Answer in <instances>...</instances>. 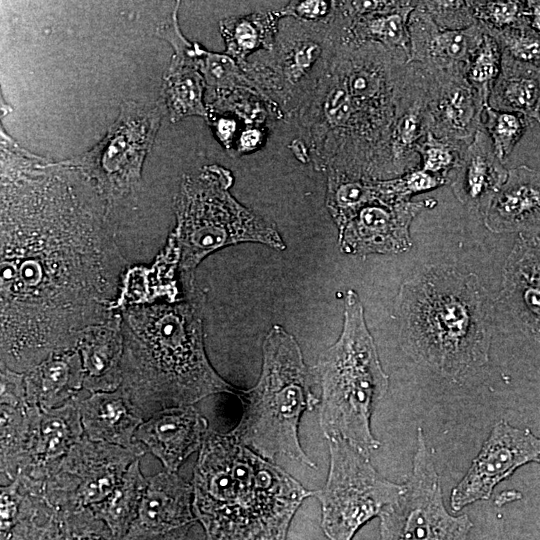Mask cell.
Segmentation results:
<instances>
[{"instance_id": "1", "label": "cell", "mask_w": 540, "mask_h": 540, "mask_svg": "<svg viewBox=\"0 0 540 540\" xmlns=\"http://www.w3.org/2000/svg\"><path fill=\"white\" fill-rule=\"evenodd\" d=\"M0 162V365L24 373L117 314L127 264L86 175L2 128Z\"/></svg>"}, {"instance_id": "2", "label": "cell", "mask_w": 540, "mask_h": 540, "mask_svg": "<svg viewBox=\"0 0 540 540\" xmlns=\"http://www.w3.org/2000/svg\"><path fill=\"white\" fill-rule=\"evenodd\" d=\"M201 295L173 303L122 310V384L143 417L168 407L193 405L217 394L237 395L208 361Z\"/></svg>"}, {"instance_id": "3", "label": "cell", "mask_w": 540, "mask_h": 540, "mask_svg": "<svg viewBox=\"0 0 540 540\" xmlns=\"http://www.w3.org/2000/svg\"><path fill=\"white\" fill-rule=\"evenodd\" d=\"M191 484L206 540H286L297 509L313 496L230 432L208 431Z\"/></svg>"}, {"instance_id": "4", "label": "cell", "mask_w": 540, "mask_h": 540, "mask_svg": "<svg viewBox=\"0 0 540 540\" xmlns=\"http://www.w3.org/2000/svg\"><path fill=\"white\" fill-rule=\"evenodd\" d=\"M493 305L478 276L429 266L404 282L397 298L407 350L446 377L489 361Z\"/></svg>"}, {"instance_id": "5", "label": "cell", "mask_w": 540, "mask_h": 540, "mask_svg": "<svg viewBox=\"0 0 540 540\" xmlns=\"http://www.w3.org/2000/svg\"><path fill=\"white\" fill-rule=\"evenodd\" d=\"M344 308L340 337L316 365L322 389L319 422L327 439H344L369 454L380 446L372 434L371 417L388 390L389 377L355 291L346 292Z\"/></svg>"}, {"instance_id": "6", "label": "cell", "mask_w": 540, "mask_h": 540, "mask_svg": "<svg viewBox=\"0 0 540 540\" xmlns=\"http://www.w3.org/2000/svg\"><path fill=\"white\" fill-rule=\"evenodd\" d=\"M262 350L260 378L251 389L239 390L243 412L230 433L268 460L285 455L315 469L298 436L303 413L319 403L300 347L292 335L275 325L265 337Z\"/></svg>"}, {"instance_id": "7", "label": "cell", "mask_w": 540, "mask_h": 540, "mask_svg": "<svg viewBox=\"0 0 540 540\" xmlns=\"http://www.w3.org/2000/svg\"><path fill=\"white\" fill-rule=\"evenodd\" d=\"M234 178L213 164L183 175L174 199L175 240L186 293L196 290L194 270L210 253L228 245L257 242L283 250L276 226L240 204L230 193Z\"/></svg>"}, {"instance_id": "8", "label": "cell", "mask_w": 540, "mask_h": 540, "mask_svg": "<svg viewBox=\"0 0 540 540\" xmlns=\"http://www.w3.org/2000/svg\"><path fill=\"white\" fill-rule=\"evenodd\" d=\"M339 43L331 23L285 17L273 49L256 53L243 70L272 107L296 116L315 93Z\"/></svg>"}, {"instance_id": "9", "label": "cell", "mask_w": 540, "mask_h": 540, "mask_svg": "<svg viewBox=\"0 0 540 540\" xmlns=\"http://www.w3.org/2000/svg\"><path fill=\"white\" fill-rule=\"evenodd\" d=\"M165 111L160 98L152 104L125 101L117 118L96 145L59 162L86 175L111 211L139 189L142 167Z\"/></svg>"}, {"instance_id": "10", "label": "cell", "mask_w": 540, "mask_h": 540, "mask_svg": "<svg viewBox=\"0 0 540 540\" xmlns=\"http://www.w3.org/2000/svg\"><path fill=\"white\" fill-rule=\"evenodd\" d=\"M327 481L314 491L321 503V527L330 540H352L356 532L392 504L403 484L382 477L368 454L341 438H328Z\"/></svg>"}, {"instance_id": "11", "label": "cell", "mask_w": 540, "mask_h": 540, "mask_svg": "<svg viewBox=\"0 0 540 540\" xmlns=\"http://www.w3.org/2000/svg\"><path fill=\"white\" fill-rule=\"evenodd\" d=\"M412 471L399 497L379 515L380 540H468L473 523L445 508L440 479L421 427Z\"/></svg>"}, {"instance_id": "12", "label": "cell", "mask_w": 540, "mask_h": 540, "mask_svg": "<svg viewBox=\"0 0 540 540\" xmlns=\"http://www.w3.org/2000/svg\"><path fill=\"white\" fill-rule=\"evenodd\" d=\"M141 457L84 435L44 482V497L57 511L93 509L114 492L131 464Z\"/></svg>"}, {"instance_id": "13", "label": "cell", "mask_w": 540, "mask_h": 540, "mask_svg": "<svg viewBox=\"0 0 540 540\" xmlns=\"http://www.w3.org/2000/svg\"><path fill=\"white\" fill-rule=\"evenodd\" d=\"M540 463V438L528 428L499 420L493 426L470 468L453 488L450 505L454 511L491 497L494 487L521 466Z\"/></svg>"}, {"instance_id": "14", "label": "cell", "mask_w": 540, "mask_h": 540, "mask_svg": "<svg viewBox=\"0 0 540 540\" xmlns=\"http://www.w3.org/2000/svg\"><path fill=\"white\" fill-rule=\"evenodd\" d=\"M436 205L432 198L398 204L369 202L338 226L340 250L353 255L408 251L412 245L409 228L413 219Z\"/></svg>"}, {"instance_id": "15", "label": "cell", "mask_w": 540, "mask_h": 540, "mask_svg": "<svg viewBox=\"0 0 540 540\" xmlns=\"http://www.w3.org/2000/svg\"><path fill=\"white\" fill-rule=\"evenodd\" d=\"M193 486L176 472L147 477L137 513L122 540H184L195 524Z\"/></svg>"}, {"instance_id": "16", "label": "cell", "mask_w": 540, "mask_h": 540, "mask_svg": "<svg viewBox=\"0 0 540 540\" xmlns=\"http://www.w3.org/2000/svg\"><path fill=\"white\" fill-rule=\"evenodd\" d=\"M425 112L428 131L438 138L470 143L488 106L469 84L464 70H427Z\"/></svg>"}, {"instance_id": "17", "label": "cell", "mask_w": 540, "mask_h": 540, "mask_svg": "<svg viewBox=\"0 0 540 540\" xmlns=\"http://www.w3.org/2000/svg\"><path fill=\"white\" fill-rule=\"evenodd\" d=\"M208 431L207 419L196 407L174 406L144 420L135 441L153 454L166 471L177 472L188 456L200 450Z\"/></svg>"}, {"instance_id": "18", "label": "cell", "mask_w": 540, "mask_h": 540, "mask_svg": "<svg viewBox=\"0 0 540 540\" xmlns=\"http://www.w3.org/2000/svg\"><path fill=\"white\" fill-rule=\"evenodd\" d=\"M500 296L520 329L540 343V232L519 234L504 264Z\"/></svg>"}, {"instance_id": "19", "label": "cell", "mask_w": 540, "mask_h": 540, "mask_svg": "<svg viewBox=\"0 0 540 540\" xmlns=\"http://www.w3.org/2000/svg\"><path fill=\"white\" fill-rule=\"evenodd\" d=\"M410 58L430 71L464 70L485 29L476 23L463 30L441 29L420 1L408 19Z\"/></svg>"}, {"instance_id": "20", "label": "cell", "mask_w": 540, "mask_h": 540, "mask_svg": "<svg viewBox=\"0 0 540 540\" xmlns=\"http://www.w3.org/2000/svg\"><path fill=\"white\" fill-rule=\"evenodd\" d=\"M427 83L426 69L418 63H408L397 114L387 144L386 179L396 178L419 168L420 157L416 153V146L429 132L425 112Z\"/></svg>"}, {"instance_id": "21", "label": "cell", "mask_w": 540, "mask_h": 540, "mask_svg": "<svg viewBox=\"0 0 540 540\" xmlns=\"http://www.w3.org/2000/svg\"><path fill=\"white\" fill-rule=\"evenodd\" d=\"M83 436L77 397L60 407L41 410L25 466L18 475L44 483Z\"/></svg>"}, {"instance_id": "22", "label": "cell", "mask_w": 540, "mask_h": 540, "mask_svg": "<svg viewBox=\"0 0 540 540\" xmlns=\"http://www.w3.org/2000/svg\"><path fill=\"white\" fill-rule=\"evenodd\" d=\"M84 435L92 441L117 445L143 456L147 450L135 441L145 418L120 386L111 392L77 396Z\"/></svg>"}, {"instance_id": "23", "label": "cell", "mask_w": 540, "mask_h": 540, "mask_svg": "<svg viewBox=\"0 0 540 540\" xmlns=\"http://www.w3.org/2000/svg\"><path fill=\"white\" fill-rule=\"evenodd\" d=\"M492 232H540V171L526 165L508 175L483 214Z\"/></svg>"}, {"instance_id": "24", "label": "cell", "mask_w": 540, "mask_h": 540, "mask_svg": "<svg viewBox=\"0 0 540 540\" xmlns=\"http://www.w3.org/2000/svg\"><path fill=\"white\" fill-rule=\"evenodd\" d=\"M507 175L504 163L497 157L491 139L481 126L451 175L450 184L463 205L484 214Z\"/></svg>"}, {"instance_id": "25", "label": "cell", "mask_w": 540, "mask_h": 540, "mask_svg": "<svg viewBox=\"0 0 540 540\" xmlns=\"http://www.w3.org/2000/svg\"><path fill=\"white\" fill-rule=\"evenodd\" d=\"M121 314L81 332L77 347L83 368V389L111 392L122 384L123 334Z\"/></svg>"}, {"instance_id": "26", "label": "cell", "mask_w": 540, "mask_h": 540, "mask_svg": "<svg viewBox=\"0 0 540 540\" xmlns=\"http://www.w3.org/2000/svg\"><path fill=\"white\" fill-rule=\"evenodd\" d=\"M26 400L41 410L60 407L83 389V368L77 349L56 353L24 372Z\"/></svg>"}, {"instance_id": "27", "label": "cell", "mask_w": 540, "mask_h": 540, "mask_svg": "<svg viewBox=\"0 0 540 540\" xmlns=\"http://www.w3.org/2000/svg\"><path fill=\"white\" fill-rule=\"evenodd\" d=\"M488 106L520 113L540 125V66L502 53L501 71L490 92Z\"/></svg>"}, {"instance_id": "28", "label": "cell", "mask_w": 540, "mask_h": 540, "mask_svg": "<svg viewBox=\"0 0 540 540\" xmlns=\"http://www.w3.org/2000/svg\"><path fill=\"white\" fill-rule=\"evenodd\" d=\"M206 82L196 57L173 54L163 75L160 99L175 123L190 116L206 119Z\"/></svg>"}, {"instance_id": "29", "label": "cell", "mask_w": 540, "mask_h": 540, "mask_svg": "<svg viewBox=\"0 0 540 540\" xmlns=\"http://www.w3.org/2000/svg\"><path fill=\"white\" fill-rule=\"evenodd\" d=\"M281 19L278 10L220 20L219 30L225 43V54L243 69L253 53L273 49Z\"/></svg>"}, {"instance_id": "30", "label": "cell", "mask_w": 540, "mask_h": 540, "mask_svg": "<svg viewBox=\"0 0 540 540\" xmlns=\"http://www.w3.org/2000/svg\"><path fill=\"white\" fill-rule=\"evenodd\" d=\"M41 409L0 404V470L13 480L24 468Z\"/></svg>"}, {"instance_id": "31", "label": "cell", "mask_w": 540, "mask_h": 540, "mask_svg": "<svg viewBox=\"0 0 540 540\" xmlns=\"http://www.w3.org/2000/svg\"><path fill=\"white\" fill-rule=\"evenodd\" d=\"M140 459L131 464L114 492L103 503L90 509L119 540L124 538L134 520L146 487L147 477L141 473Z\"/></svg>"}, {"instance_id": "32", "label": "cell", "mask_w": 540, "mask_h": 540, "mask_svg": "<svg viewBox=\"0 0 540 540\" xmlns=\"http://www.w3.org/2000/svg\"><path fill=\"white\" fill-rule=\"evenodd\" d=\"M196 63L206 82L205 98L238 89L262 96L245 71L227 54L210 52L198 44Z\"/></svg>"}, {"instance_id": "33", "label": "cell", "mask_w": 540, "mask_h": 540, "mask_svg": "<svg viewBox=\"0 0 540 540\" xmlns=\"http://www.w3.org/2000/svg\"><path fill=\"white\" fill-rule=\"evenodd\" d=\"M501 65L502 51L497 41L485 32L465 66V77L487 105L490 92L500 74Z\"/></svg>"}, {"instance_id": "34", "label": "cell", "mask_w": 540, "mask_h": 540, "mask_svg": "<svg viewBox=\"0 0 540 540\" xmlns=\"http://www.w3.org/2000/svg\"><path fill=\"white\" fill-rule=\"evenodd\" d=\"M469 143L438 138L428 132L416 146V153L420 157L419 168L447 179L450 178L459 166Z\"/></svg>"}, {"instance_id": "35", "label": "cell", "mask_w": 540, "mask_h": 540, "mask_svg": "<svg viewBox=\"0 0 540 540\" xmlns=\"http://www.w3.org/2000/svg\"><path fill=\"white\" fill-rule=\"evenodd\" d=\"M483 114L482 126L497 157L504 163L532 121L520 113L495 110L489 106Z\"/></svg>"}, {"instance_id": "36", "label": "cell", "mask_w": 540, "mask_h": 540, "mask_svg": "<svg viewBox=\"0 0 540 540\" xmlns=\"http://www.w3.org/2000/svg\"><path fill=\"white\" fill-rule=\"evenodd\" d=\"M447 183H449L447 179L417 168L396 178L376 180L375 186L379 201L398 204L411 201L413 195L436 189Z\"/></svg>"}, {"instance_id": "37", "label": "cell", "mask_w": 540, "mask_h": 540, "mask_svg": "<svg viewBox=\"0 0 540 540\" xmlns=\"http://www.w3.org/2000/svg\"><path fill=\"white\" fill-rule=\"evenodd\" d=\"M57 512L55 540H119L106 523L88 508Z\"/></svg>"}, {"instance_id": "38", "label": "cell", "mask_w": 540, "mask_h": 540, "mask_svg": "<svg viewBox=\"0 0 540 540\" xmlns=\"http://www.w3.org/2000/svg\"><path fill=\"white\" fill-rule=\"evenodd\" d=\"M475 20L485 31H500L527 24L526 1H467Z\"/></svg>"}, {"instance_id": "39", "label": "cell", "mask_w": 540, "mask_h": 540, "mask_svg": "<svg viewBox=\"0 0 540 540\" xmlns=\"http://www.w3.org/2000/svg\"><path fill=\"white\" fill-rule=\"evenodd\" d=\"M487 33L497 41L502 53L518 61L540 66V34L528 23Z\"/></svg>"}, {"instance_id": "40", "label": "cell", "mask_w": 540, "mask_h": 540, "mask_svg": "<svg viewBox=\"0 0 540 540\" xmlns=\"http://www.w3.org/2000/svg\"><path fill=\"white\" fill-rule=\"evenodd\" d=\"M58 513L46 505L20 516L11 531L0 540H55Z\"/></svg>"}, {"instance_id": "41", "label": "cell", "mask_w": 540, "mask_h": 540, "mask_svg": "<svg viewBox=\"0 0 540 540\" xmlns=\"http://www.w3.org/2000/svg\"><path fill=\"white\" fill-rule=\"evenodd\" d=\"M433 21L445 30H463L476 23L467 1H420Z\"/></svg>"}, {"instance_id": "42", "label": "cell", "mask_w": 540, "mask_h": 540, "mask_svg": "<svg viewBox=\"0 0 540 540\" xmlns=\"http://www.w3.org/2000/svg\"><path fill=\"white\" fill-rule=\"evenodd\" d=\"M25 490L19 477L1 486L0 494V539L11 531L17 522Z\"/></svg>"}, {"instance_id": "43", "label": "cell", "mask_w": 540, "mask_h": 540, "mask_svg": "<svg viewBox=\"0 0 540 540\" xmlns=\"http://www.w3.org/2000/svg\"><path fill=\"white\" fill-rule=\"evenodd\" d=\"M335 11V1H291L279 10L282 18L292 17L295 19L330 23Z\"/></svg>"}, {"instance_id": "44", "label": "cell", "mask_w": 540, "mask_h": 540, "mask_svg": "<svg viewBox=\"0 0 540 540\" xmlns=\"http://www.w3.org/2000/svg\"><path fill=\"white\" fill-rule=\"evenodd\" d=\"M265 133L260 127H246L241 131L233 155H243L256 151L264 142Z\"/></svg>"}, {"instance_id": "45", "label": "cell", "mask_w": 540, "mask_h": 540, "mask_svg": "<svg viewBox=\"0 0 540 540\" xmlns=\"http://www.w3.org/2000/svg\"><path fill=\"white\" fill-rule=\"evenodd\" d=\"M525 16L528 25L540 34V1H526Z\"/></svg>"}]
</instances>
